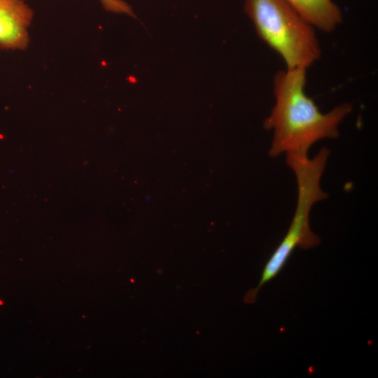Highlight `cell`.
<instances>
[{
    "label": "cell",
    "instance_id": "2",
    "mask_svg": "<svg viewBox=\"0 0 378 378\" xmlns=\"http://www.w3.org/2000/svg\"><path fill=\"white\" fill-rule=\"evenodd\" d=\"M329 155L330 150L326 148H322L312 158L302 155H286V163L297 181L295 211L286 235L265 265L258 286L246 293L245 303L255 302L260 288L281 272L295 248L306 250L320 244V238L310 228L309 214L316 202L328 197L320 181Z\"/></svg>",
    "mask_w": 378,
    "mask_h": 378
},
{
    "label": "cell",
    "instance_id": "1",
    "mask_svg": "<svg viewBox=\"0 0 378 378\" xmlns=\"http://www.w3.org/2000/svg\"><path fill=\"white\" fill-rule=\"evenodd\" d=\"M306 70L286 69L274 76L275 104L264 122L265 128L273 132L271 157L307 155L316 141L338 136L340 124L352 110L351 104L344 103L321 113L305 93Z\"/></svg>",
    "mask_w": 378,
    "mask_h": 378
},
{
    "label": "cell",
    "instance_id": "5",
    "mask_svg": "<svg viewBox=\"0 0 378 378\" xmlns=\"http://www.w3.org/2000/svg\"><path fill=\"white\" fill-rule=\"evenodd\" d=\"M314 27L330 32L342 21L338 6L331 0H284Z\"/></svg>",
    "mask_w": 378,
    "mask_h": 378
},
{
    "label": "cell",
    "instance_id": "4",
    "mask_svg": "<svg viewBox=\"0 0 378 378\" xmlns=\"http://www.w3.org/2000/svg\"><path fill=\"white\" fill-rule=\"evenodd\" d=\"M32 18V10L23 1L0 0V48L25 49Z\"/></svg>",
    "mask_w": 378,
    "mask_h": 378
},
{
    "label": "cell",
    "instance_id": "3",
    "mask_svg": "<svg viewBox=\"0 0 378 378\" xmlns=\"http://www.w3.org/2000/svg\"><path fill=\"white\" fill-rule=\"evenodd\" d=\"M258 36L284 59L288 69H304L321 50L314 27L284 0H245Z\"/></svg>",
    "mask_w": 378,
    "mask_h": 378
},
{
    "label": "cell",
    "instance_id": "6",
    "mask_svg": "<svg viewBox=\"0 0 378 378\" xmlns=\"http://www.w3.org/2000/svg\"><path fill=\"white\" fill-rule=\"evenodd\" d=\"M104 7L112 12L132 15L130 6L121 0H100Z\"/></svg>",
    "mask_w": 378,
    "mask_h": 378
}]
</instances>
